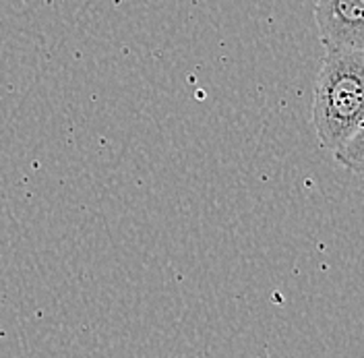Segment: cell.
I'll return each mask as SVG.
<instances>
[{
  "label": "cell",
  "instance_id": "2",
  "mask_svg": "<svg viewBox=\"0 0 364 358\" xmlns=\"http://www.w3.org/2000/svg\"><path fill=\"white\" fill-rule=\"evenodd\" d=\"M325 50H364V0H315Z\"/></svg>",
  "mask_w": 364,
  "mask_h": 358
},
{
  "label": "cell",
  "instance_id": "1",
  "mask_svg": "<svg viewBox=\"0 0 364 358\" xmlns=\"http://www.w3.org/2000/svg\"><path fill=\"white\" fill-rule=\"evenodd\" d=\"M364 120V50H325L313 93L318 143L338 152Z\"/></svg>",
  "mask_w": 364,
  "mask_h": 358
},
{
  "label": "cell",
  "instance_id": "3",
  "mask_svg": "<svg viewBox=\"0 0 364 358\" xmlns=\"http://www.w3.org/2000/svg\"><path fill=\"white\" fill-rule=\"evenodd\" d=\"M333 156L346 170L364 174V120Z\"/></svg>",
  "mask_w": 364,
  "mask_h": 358
}]
</instances>
